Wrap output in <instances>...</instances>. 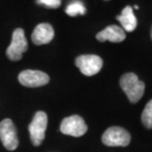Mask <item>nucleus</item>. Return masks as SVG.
Returning <instances> with one entry per match:
<instances>
[{
	"label": "nucleus",
	"instance_id": "1",
	"mask_svg": "<svg viewBox=\"0 0 152 152\" xmlns=\"http://www.w3.org/2000/svg\"><path fill=\"white\" fill-rule=\"evenodd\" d=\"M120 86L132 103H137L144 93V83L134 73H127L120 79Z\"/></svg>",
	"mask_w": 152,
	"mask_h": 152
},
{
	"label": "nucleus",
	"instance_id": "2",
	"mask_svg": "<svg viewBox=\"0 0 152 152\" xmlns=\"http://www.w3.org/2000/svg\"><path fill=\"white\" fill-rule=\"evenodd\" d=\"M28 50V40L25 37L23 28H18L13 31L12 40L6 50V55L12 61H19L22 59L23 54Z\"/></svg>",
	"mask_w": 152,
	"mask_h": 152
},
{
	"label": "nucleus",
	"instance_id": "3",
	"mask_svg": "<svg viewBox=\"0 0 152 152\" xmlns=\"http://www.w3.org/2000/svg\"><path fill=\"white\" fill-rule=\"evenodd\" d=\"M47 128V115L43 111H38L34 114L33 121L28 126L31 140L34 146H39L45 137Z\"/></svg>",
	"mask_w": 152,
	"mask_h": 152
},
{
	"label": "nucleus",
	"instance_id": "4",
	"mask_svg": "<svg viewBox=\"0 0 152 152\" xmlns=\"http://www.w3.org/2000/svg\"><path fill=\"white\" fill-rule=\"evenodd\" d=\"M101 140L107 146H128L131 142V134L121 127H111L105 131Z\"/></svg>",
	"mask_w": 152,
	"mask_h": 152
},
{
	"label": "nucleus",
	"instance_id": "5",
	"mask_svg": "<svg viewBox=\"0 0 152 152\" xmlns=\"http://www.w3.org/2000/svg\"><path fill=\"white\" fill-rule=\"evenodd\" d=\"M60 131L64 134L79 137L87 132V126L80 116L73 115L63 120L60 125Z\"/></svg>",
	"mask_w": 152,
	"mask_h": 152
},
{
	"label": "nucleus",
	"instance_id": "6",
	"mask_svg": "<svg viewBox=\"0 0 152 152\" xmlns=\"http://www.w3.org/2000/svg\"><path fill=\"white\" fill-rule=\"evenodd\" d=\"M76 66L85 76L91 77L102 69L103 60L97 55H80L76 59Z\"/></svg>",
	"mask_w": 152,
	"mask_h": 152
},
{
	"label": "nucleus",
	"instance_id": "7",
	"mask_svg": "<svg viewBox=\"0 0 152 152\" xmlns=\"http://www.w3.org/2000/svg\"><path fill=\"white\" fill-rule=\"evenodd\" d=\"M0 140L7 150L13 151L18 147L19 140L17 130L10 119H4L0 123Z\"/></svg>",
	"mask_w": 152,
	"mask_h": 152
},
{
	"label": "nucleus",
	"instance_id": "8",
	"mask_svg": "<svg viewBox=\"0 0 152 152\" xmlns=\"http://www.w3.org/2000/svg\"><path fill=\"white\" fill-rule=\"evenodd\" d=\"M22 86L27 87H39L49 83V76L41 71L26 70L20 73L18 77Z\"/></svg>",
	"mask_w": 152,
	"mask_h": 152
},
{
	"label": "nucleus",
	"instance_id": "9",
	"mask_svg": "<svg viewBox=\"0 0 152 152\" xmlns=\"http://www.w3.org/2000/svg\"><path fill=\"white\" fill-rule=\"evenodd\" d=\"M96 39L100 42L109 40L111 42L119 43L126 39V31L119 26L111 25L105 28L103 31H99L96 34Z\"/></svg>",
	"mask_w": 152,
	"mask_h": 152
},
{
	"label": "nucleus",
	"instance_id": "10",
	"mask_svg": "<svg viewBox=\"0 0 152 152\" xmlns=\"http://www.w3.org/2000/svg\"><path fill=\"white\" fill-rule=\"evenodd\" d=\"M54 37V30L52 26L47 23L37 25L31 34V40L35 45L49 43Z\"/></svg>",
	"mask_w": 152,
	"mask_h": 152
},
{
	"label": "nucleus",
	"instance_id": "11",
	"mask_svg": "<svg viewBox=\"0 0 152 152\" xmlns=\"http://www.w3.org/2000/svg\"><path fill=\"white\" fill-rule=\"evenodd\" d=\"M117 20L122 25V28L125 31L132 33V31H134L137 28V21L134 14L132 7H131V6H126L123 9L121 15L117 16Z\"/></svg>",
	"mask_w": 152,
	"mask_h": 152
},
{
	"label": "nucleus",
	"instance_id": "12",
	"mask_svg": "<svg viewBox=\"0 0 152 152\" xmlns=\"http://www.w3.org/2000/svg\"><path fill=\"white\" fill-rule=\"evenodd\" d=\"M66 14L71 16V17H76L79 15H85L86 12V9L83 2L80 1H74L71 4H69L66 8Z\"/></svg>",
	"mask_w": 152,
	"mask_h": 152
},
{
	"label": "nucleus",
	"instance_id": "13",
	"mask_svg": "<svg viewBox=\"0 0 152 152\" xmlns=\"http://www.w3.org/2000/svg\"><path fill=\"white\" fill-rule=\"evenodd\" d=\"M141 122L145 128L152 129V99L147 102L142 111Z\"/></svg>",
	"mask_w": 152,
	"mask_h": 152
},
{
	"label": "nucleus",
	"instance_id": "14",
	"mask_svg": "<svg viewBox=\"0 0 152 152\" xmlns=\"http://www.w3.org/2000/svg\"><path fill=\"white\" fill-rule=\"evenodd\" d=\"M62 0H37V4L43 5L50 9H56L61 5Z\"/></svg>",
	"mask_w": 152,
	"mask_h": 152
},
{
	"label": "nucleus",
	"instance_id": "15",
	"mask_svg": "<svg viewBox=\"0 0 152 152\" xmlns=\"http://www.w3.org/2000/svg\"><path fill=\"white\" fill-rule=\"evenodd\" d=\"M134 9H138V6L137 5H134Z\"/></svg>",
	"mask_w": 152,
	"mask_h": 152
},
{
	"label": "nucleus",
	"instance_id": "16",
	"mask_svg": "<svg viewBox=\"0 0 152 152\" xmlns=\"http://www.w3.org/2000/svg\"><path fill=\"white\" fill-rule=\"evenodd\" d=\"M151 38H152V31H151Z\"/></svg>",
	"mask_w": 152,
	"mask_h": 152
}]
</instances>
